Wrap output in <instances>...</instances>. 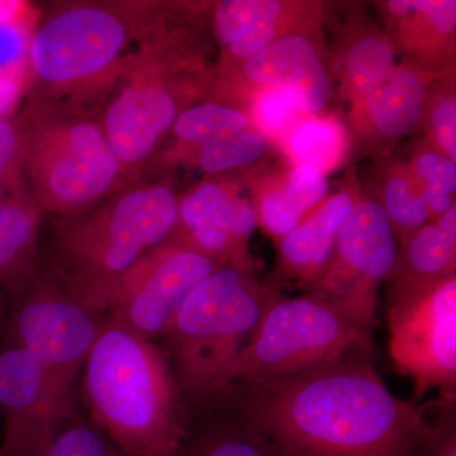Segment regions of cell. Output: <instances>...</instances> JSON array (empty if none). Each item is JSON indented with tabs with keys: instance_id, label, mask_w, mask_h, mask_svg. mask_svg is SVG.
Returning <instances> with one entry per match:
<instances>
[{
	"instance_id": "obj_3",
	"label": "cell",
	"mask_w": 456,
	"mask_h": 456,
	"mask_svg": "<svg viewBox=\"0 0 456 456\" xmlns=\"http://www.w3.org/2000/svg\"><path fill=\"white\" fill-rule=\"evenodd\" d=\"M90 421L125 456H175L188 434L173 369L150 338L108 318L84 364Z\"/></svg>"
},
{
	"instance_id": "obj_23",
	"label": "cell",
	"mask_w": 456,
	"mask_h": 456,
	"mask_svg": "<svg viewBox=\"0 0 456 456\" xmlns=\"http://www.w3.org/2000/svg\"><path fill=\"white\" fill-rule=\"evenodd\" d=\"M342 137L336 123L308 119L290 130L288 149L298 165L317 167L325 173L340 158Z\"/></svg>"
},
{
	"instance_id": "obj_20",
	"label": "cell",
	"mask_w": 456,
	"mask_h": 456,
	"mask_svg": "<svg viewBox=\"0 0 456 456\" xmlns=\"http://www.w3.org/2000/svg\"><path fill=\"white\" fill-rule=\"evenodd\" d=\"M175 456H287L281 446L237 412L189 425Z\"/></svg>"
},
{
	"instance_id": "obj_28",
	"label": "cell",
	"mask_w": 456,
	"mask_h": 456,
	"mask_svg": "<svg viewBox=\"0 0 456 456\" xmlns=\"http://www.w3.org/2000/svg\"><path fill=\"white\" fill-rule=\"evenodd\" d=\"M42 456H125L89 419L75 416Z\"/></svg>"
},
{
	"instance_id": "obj_7",
	"label": "cell",
	"mask_w": 456,
	"mask_h": 456,
	"mask_svg": "<svg viewBox=\"0 0 456 456\" xmlns=\"http://www.w3.org/2000/svg\"><path fill=\"white\" fill-rule=\"evenodd\" d=\"M278 294L275 285L235 266L198 285L161 334L180 393L197 399L224 393L228 369Z\"/></svg>"
},
{
	"instance_id": "obj_19",
	"label": "cell",
	"mask_w": 456,
	"mask_h": 456,
	"mask_svg": "<svg viewBox=\"0 0 456 456\" xmlns=\"http://www.w3.org/2000/svg\"><path fill=\"white\" fill-rule=\"evenodd\" d=\"M456 207L403 241L387 281H432L455 275Z\"/></svg>"
},
{
	"instance_id": "obj_9",
	"label": "cell",
	"mask_w": 456,
	"mask_h": 456,
	"mask_svg": "<svg viewBox=\"0 0 456 456\" xmlns=\"http://www.w3.org/2000/svg\"><path fill=\"white\" fill-rule=\"evenodd\" d=\"M388 289L389 355L415 383V398L439 389L455 401L456 278L392 281Z\"/></svg>"
},
{
	"instance_id": "obj_22",
	"label": "cell",
	"mask_w": 456,
	"mask_h": 456,
	"mask_svg": "<svg viewBox=\"0 0 456 456\" xmlns=\"http://www.w3.org/2000/svg\"><path fill=\"white\" fill-rule=\"evenodd\" d=\"M395 53L391 42L380 36H368L354 44L346 57L351 88L367 103L395 73Z\"/></svg>"
},
{
	"instance_id": "obj_14",
	"label": "cell",
	"mask_w": 456,
	"mask_h": 456,
	"mask_svg": "<svg viewBox=\"0 0 456 456\" xmlns=\"http://www.w3.org/2000/svg\"><path fill=\"white\" fill-rule=\"evenodd\" d=\"M253 203L230 185L204 182L179 198L178 224L171 239L184 242L221 266L250 269L248 240L257 227Z\"/></svg>"
},
{
	"instance_id": "obj_12",
	"label": "cell",
	"mask_w": 456,
	"mask_h": 456,
	"mask_svg": "<svg viewBox=\"0 0 456 456\" xmlns=\"http://www.w3.org/2000/svg\"><path fill=\"white\" fill-rule=\"evenodd\" d=\"M0 455L42 456L75 417V389L28 351L8 344L0 349Z\"/></svg>"
},
{
	"instance_id": "obj_6",
	"label": "cell",
	"mask_w": 456,
	"mask_h": 456,
	"mask_svg": "<svg viewBox=\"0 0 456 456\" xmlns=\"http://www.w3.org/2000/svg\"><path fill=\"white\" fill-rule=\"evenodd\" d=\"M16 114L23 170L42 213L77 215L130 185L98 118L31 95Z\"/></svg>"
},
{
	"instance_id": "obj_21",
	"label": "cell",
	"mask_w": 456,
	"mask_h": 456,
	"mask_svg": "<svg viewBox=\"0 0 456 456\" xmlns=\"http://www.w3.org/2000/svg\"><path fill=\"white\" fill-rule=\"evenodd\" d=\"M425 99L424 77L411 69L397 68L365 104L371 122L383 136L401 139L421 121Z\"/></svg>"
},
{
	"instance_id": "obj_33",
	"label": "cell",
	"mask_w": 456,
	"mask_h": 456,
	"mask_svg": "<svg viewBox=\"0 0 456 456\" xmlns=\"http://www.w3.org/2000/svg\"><path fill=\"white\" fill-rule=\"evenodd\" d=\"M435 139L446 156L456 159V98L455 95L441 99L431 117Z\"/></svg>"
},
{
	"instance_id": "obj_26",
	"label": "cell",
	"mask_w": 456,
	"mask_h": 456,
	"mask_svg": "<svg viewBox=\"0 0 456 456\" xmlns=\"http://www.w3.org/2000/svg\"><path fill=\"white\" fill-rule=\"evenodd\" d=\"M35 202L22 164L17 114L0 118V203Z\"/></svg>"
},
{
	"instance_id": "obj_11",
	"label": "cell",
	"mask_w": 456,
	"mask_h": 456,
	"mask_svg": "<svg viewBox=\"0 0 456 456\" xmlns=\"http://www.w3.org/2000/svg\"><path fill=\"white\" fill-rule=\"evenodd\" d=\"M8 344L28 351L75 389L97 338V314L75 302L55 277L40 273L13 297Z\"/></svg>"
},
{
	"instance_id": "obj_8",
	"label": "cell",
	"mask_w": 456,
	"mask_h": 456,
	"mask_svg": "<svg viewBox=\"0 0 456 456\" xmlns=\"http://www.w3.org/2000/svg\"><path fill=\"white\" fill-rule=\"evenodd\" d=\"M373 351V332L312 294L270 302L253 338L228 369L233 383L281 379Z\"/></svg>"
},
{
	"instance_id": "obj_5",
	"label": "cell",
	"mask_w": 456,
	"mask_h": 456,
	"mask_svg": "<svg viewBox=\"0 0 456 456\" xmlns=\"http://www.w3.org/2000/svg\"><path fill=\"white\" fill-rule=\"evenodd\" d=\"M178 9L143 42L98 117L128 184L142 180L176 118L209 86Z\"/></svg>"
},
{
	"instance_id": "obj_37",
	"label": "cell",
	"mask_w": 456,
	"mask_h": 456,
	"mask_svg": "<svg viewBox=\"0 0 456 456\" xmlns=\"http://www.w3.org/2000/svg\"><path fill=\"white\" fill-rule=\"evenodd\" d=\"M0 456H2V455H0Z\"/></svg>"
},
{
	"instance_id": "obj_13",
	"label": "cell",
	"mask_w": 456,
	"mask_h": 456,
	"mask_svg": "<svg viewBox=\"0 0 456 456\" xmlns=\"http://www.w3.org/2000/svg\"><path fill=\"white\" fill-rule=\"evenodd\" d=\"M220 268L211 257L170 237L123 275L107 312L151 340L163 334L198 285Z\"/></svg>"
},
{
	"instance_id": "obj_27",
	"label": "cell",
	"mask_w": 456,
	"mask_h": 456,
	"mask_svg": "<svg viewBox=\"0 0 456 456\" xmlns=\"http://www.w3.org/2000/svg\"><path fill=\"white\" fill-rule=\"evenodd\" d=\"M382 207L391 222L395 239L402 242L428 224L430 217L421 194L404 176H393L387 182Z\"/></svg>"
},
{
	"instance_id": "obj_29",
	"label": "cell",
	"mask_w": 456,
	"mask_h": 456,
	"mask_svg": "<svg viewBox=\"0 0 456 456\" xmlns=\"http://www.w3.org/2000/svg\"><path fill=\"white\" fill-rule=\"evenodd\" d=\"M305 215L292 202L283 188L270 191L260 200L257 220L274 237L283 239L303 222Z\"/></svg>"
},
{
	"instance_id": "obj_17",
	"label": "cell",
	"mask_w": 456,
	"mask_h": 456,
	"mask_svg": "<svg viewBox=\"0 0 456 456\" xmlns=\"http://www.w3.org/2000/svg\"><path fill=\"white\" fill-rule=\"evenodd\" d=\"M248 123L250 119L248 114L226 104L208 102L189 107L171 127L167 136V139L170 137V143L161 146L147 165L142 180H145L147 174L189 163L200 147L237 132L248 130Z\"/></svg>"
},
{
	"instance_id": "obj_32",
	"label": "cell",
	"mask_w": 456,
	"mask_h": 456,
	"mask_svg": "<svg viewBox=\"0 0 456 456\" xmlns=\"http://www.w3.org/2000/svg\"><path fill=\"white\" fill-rule=\"evenodd\" d=\"M417 176L428 189L452 197L456 191L455 161L440 152H425L416 160Z\"/></svg>"
},
{
	"instance_id": "obj_1",
	"label": "cell",
	"mask_w": 456,
	"mask_h": 456,
	"mask_svg": "<svg viewBox=\"0 0 456 456\" xmlns=\"http://www.w3.org/2000/svg\"><path fill=\"white\" fill-rule=\"evenodd\" d=\"M365 354L305 373L233 383V410L287 456H422L436 422L384 384Z\"/></svg>"
},
{
	"instance_id": "obj_15",
	"label": "cell",
	"mask_w": 456,
	"mask_h": 456,
	"mask_svg": "<svg viewBox=\"0 0 456 456\" xmlns=\"http://www.w3.org/2000/svg\"><path fill=\"white\" fill-rule=\"evenodd\" d=\"M246 77L278 89L297 110L318 113L331 98L329 71L310 38L288 35L244 62Z\"/></svg>"
},
{
	"instance_id": "obj_16",
	"label": "cell",
	"mask_w": 456,
	"mask_h": 456,
	"mask_svg": "<svg viewBox=\"0 0 456 456\" xmlns=\"http://www.w3.org/2000/svg\"><path fill=\"white\" fill-rule=\"evenodd\" d=\"M355 202L349 193H338L327 200L311 218L281 240L277 279L298 281L305 289L322 274L334 255L336 241Z\"/></svg>"
},
{
	"instance_id": "obj_35",
	"label": "cell",
	"mask_w": 456,
	"mask_h": 456,
	"mask_svg": "<svg viewBox=\"0 0 456 456\" xmlns=\"http://www.w3.org/2000/svg\"><path fill=\"white\" fill-rule=\"evenodd\" d=\"M444 412L436 422V432L422 456H456L455 401H443Z\"/></svg>"
},
{
	"instance_id": "obj_36",
	"label": "cell",
	"mask_w": 456,
	"mask_h": 456,
	"mask_svg": "<svg viewBox=\"0 0 456 456\" xmlns=\"http://www.w3.org/2000/svg\"><path fill=\"white\" fill-rule=\"evenodd\" d=\"M3 307H4V289L0 285V316H2Z\"/></svg>"
},
{
	"instance_id": "obj_31",
	"label": "cell",
	"mask_w": 456,
	"mask_h": 456,
	"mask_svg": "<svg viewBox=\"0 0 456 456\" xmlns=\"http://www.w3.org/2000/svg\"><path fill=\"white\" fill-rule=\"evenodd\" d=\"M297 110L283 93L268 88L261 92L255 104V118L261 130L272 136H278L289 130L294 122Z\"/></svg>"
},
{
	"instance_id": "obj_30",
	"label": "cell",
	"mask_w": 456,
	"mask_h": 456,
	"mask_svg": "<svg viewBox=\"0 0 456 456\" xmlns=\"http://www.w3.org/2000/svg\"><path fill=\"white\" fill-rule=\"evenodd\" d=\"M281 188L290 202L305 215L326 197L329 183L322 170L307 165H298L290 171Z\"/></svg>"
},
{
	"instance_id": "obj_10",
	"label": "cell",
	"mask_w": 456,
	"mask_h": 456,
	"mask_svg": "<svg viewBox=\"0 0 456 456\" xmlns=\"http://www.w3.org/2000/svg\"><path fill=\"white\" fill-rule=\"evenodd\" d=\"M392 224L382 204L355 203L322 274L305 288L362 329L377 323L378 289L397 259Z\"/></svg>"
},
{
	"instance_id": "obj_25",
	"label": "cell",
	"mask_w": 456,
	"mask_h": 456,
	"mask_svg": "<svg viewBox=\"0 0 456 456\" xmlns=\"http://www.w3.org/2000/svg\"><path fill=\"white\" fill-rule=\"evenodd\" d=\"M283 3L274 0H224L213 11V29L224 50L268 18H281Z\"/></svg>"
},
{
	"instance_id": "obj_24",
	"label": "cell",
	"mask_w": 456,
	"mask_h": 456,
	"mask_svg": "<svg viewBox=\"0 0 456 456\" xmlns=\"http://www.w3.org/2000/svg\"><path fill=\"white\" fill-rule=\"evenodd\" d=\"M265 149V140L260 134L245 130L200 147L189 163L197 165L204 173L221 174L256 163Z\"/></svg>"
},
{
	"instance_id": "obj_4",
	"label": "cell",
	"mask_w": 456,
	"mask_h": 456,
	"mask_svg": "<svg viewBox=\"0 0 456 456\" xmlns=\"http://www.w3.org/2000/svg\"><path fill=\"white\" fill-rule=\"evenodd\" d=\"M179 197L167 180L134 183L86 211L56 217L53 277L86 310L108 311L123 275L178 224Z\"/></svg>"
},
{
	"instance_id": "obj_18",
	"label": "cell",
	"mask_w": 456,
	"mask_h": 456,
	"mask_svg": "<svg viewBox=\"0 0 456 456\" xmlns=\"http://www.w3.org/2000/svg\"><path fill=\"white\" fill-rule=\"evenodd\" d=\"M42 217L37 203H0V285L12 298L38 274Z\"/></svg>"
},
{
	"instance_id": "obj_34",
	"label": "cell",
	"mask_w": 456,
	"mask_h": 456,
	"mask_svg": "<svg viewBox=\"0 0 456 456\" xmlns=\"http://www.w3.org/2000/svg\"><path fill=\"white\" fill-rule=\"evenodd\" d=\"M411 12L419 14L422 20L443 36L454 35L456 28V2H434V0H410Z\"/></svg>"
},
{
	"instance_id": "obj_2",
	"label": "cell",
	"mask_w": 456,
	"mask_h": 456,
	"mask_svg": "<svg viewBox=\"0 0 456 456\" xmlns=\"http://www.w3.org/2000/svg\"><path fill=\"white\" fill-rule=\"evenodd\" d=\"M176 4L149 0H69L33 26L26 95L98 118L143 42Z\"/></svg>"
}]
</instances>
